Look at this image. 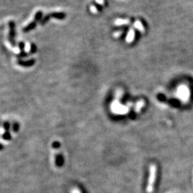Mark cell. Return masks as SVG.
<instances>
[{
    "label": "cell",
    "instance_id": "6da1fadb",
    "mask_svg": "<svg viewBox=\"0 0 193 193\" xmlns=\"http://www.w3.org/2000/svg\"><path fill=\"white\" fill-rule=\"evenodd\" d=\"M155 175H156V167L152 165L150 167V175H149V182H148V186L147 188V192L151 193L153 189L154 182L155 180Z\"/></svg>",
    "mask_w": 193,
    "mask_h": 193
},
{
    "label": "cell",
    "instance_id": "7a4b0ae2",
    "mask_svg": "<svg viewBox=\"0 0 193 193\" xmlns=\"http://www.w3.org/2000/svg\"><path fill=\"white\" fill-rule=\"evenodd\" d=\"M111 109L112 112L116 114H125L128 110L126 107L120 105V104L118 103L117 102H115L114 103H112V106H111Z\"/></svg>",
    "mask_w": 193,
    "mask_h": 193
},
{
    "label": "cell",
    "instance_id": "3957f363",
    "mask_svg": "<svg viewBox=\"0 0 193 193\" xmlns=\"http://www.w3.org/2000/svg\"><path fill=\"white\" fill-rule=\"evenodd\" d=\"M134 37H135V32H134L133 29H130V31H129V34H128L127 35V42H132V40H133L134 39Z\"/></svg>",
    "mask_w": 193,
    "mask_h": 193
},
{
    "label": "cell",
    "instance_id": "277c9868",
    "mask_svg": "<svg viewBox=\"0 0 193 193\" xmlns=\"http://www.w3.org/2000/svg\"><path fill=\"white\" fill-rule=\"evenodd\" d=\"M135 27H136L137 29H139V31H142V32H144V30H145V29H144L143 26H142V24H141L140 22H139V21H136V22L135 23Z\"/></svg>",
    "mask_w": 193,
    "mask_h": 193
},
{
    "label": "cell",
    "instance_id": "5b68a950",
    "mask_svg": "<svg viewBox=\"0 0 193 193\" xmlns=\"http://www.w3.org/2000/svg\"><path fill=\"white\" fill-rule=\"evenodd\" d=\"M128 22H129V21H128V20L119 19L116 21V24H117V25H121V24H126V23H128Z\"/></svg>",
    "mask_w": 193,
    "mask_h": 193
},
{
    "label": "cell",
    "instance_id": "8992f818",
    "mask_svg": "<svg viewBox=\"0 0 193 193\" xmlns=\"http://www.w3.org/2000/svg\"><path fill=\"white\" fill-rule=\"evenodd\" d=\"M144 105V102L143 101H141V102H138V104L137 105V107L135 108V109H136L137 110V112H138V111L139 110V109H140L141 107H142V106H143ZM135 110V111H136Z\"/></svg>",
    "mask_w": 193,
    "mask_h": 193
},
{
    "label": "cell",
    "instance_id": "52a82bcc",
    "mask_svg": "<svg viewBox=\"0 0 193 193\" xmlns=\"http://www.w3.org/2000/svg\"><path fill=\"white\" fill-rule=\"evenodd\" d=\"M70 193H81V192L80 191V190L77 189V188H73V189L71 190V192Z\"/></svg>",
    "mask_w": 193,
    "mask_h": 193
},
{
    "label": "cell",
    "instance_id": "ba28073f",
    "mask_svg": "<svg viewBox=\"0 0 193 193\" xmlns=\"http://www.w3.org/2000/svg\"><path fill=\"white\" fill-rule=\"evenodd\" d=\"M4 132H5V129H4V128H2V127L0 128V134H1V135H3Z\"/></svg>",
    "mask_w": 193,
    "mask_h": 193
},
{
    "label": "cell",
    "instance_id": "9c48e42d",
    "mask_svg": "<svg viewBox=\"0 0 193 193\" xmlns=\"http://www.w3.org/2000/svg\"><path fill=\"white\" fill-rule=\"evenodd\" d=\"M99 4H103V0H96Z\"/></svg>",
    "mask_w": 193,
    "mask_h": 193
}]
</instances>
